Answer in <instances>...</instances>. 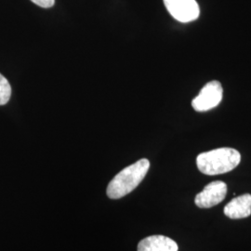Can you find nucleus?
<instances>
[{"instance_id":"39448f33","label":"nucleus","mask_w":251,"mask_h":251,"mask_svg":"<svg viewBox=\"0 0 251 251\" xmlns=\"http://www.w3.org/2000/svg\"><path fill=\"white\" fill-rule=\"evenodd\" d=\"M227 195V185L224 181L215 180L205 186L195 198L196 205L200 208H210L223 202Z\"/></svg>"},{"instance_id":"1a4fd4ad","label":"nucleus","mask_w":251,"mask_h":251,"mask_svg":"<svg viewBox=\"0 0 251 251\" xmlns=\"http://www.w3.org/2000/svg\"><path fill=\"white\" fill-rule=\"evenodd\" d=\"M34 4L37 6L44 8V9H49L51 8L55 3V0H31Z\"/></svg>"},{"instance_id":"6e6552de","label":"nucleus","mask_w":251,"mask_h":251,"mask_svg":"<svg viewBox=\"0 0 251 251\" xmlns=\"http://www.w3.org/2000/svg\"><path fill=\"white\" fill-rule=\"evenodd\" d=\"M11 96V87L9 81L0 74V105L6 104Z\"/></svg>"},{"instance_id":"f257e3e1","label":"nucleus","mask_w":251,"mask_h":251,"mask_svg":"<svg viewBox=\"0 0 251 251\" xmlns=\"http://www.w3.org/2000/svg\"><path fill=\"white\" fill-rule=\"evenodd\" d=\"M149 168V160L143 158L122 170L109 182L108 198L119 199L131 193L145 178Z\"/></svg>"},{"instance_id":"7ed1b4c3","label":"nucleus","mask_w":251,"mask_h":251,"mask_svg":"<svg viewBox=\"0 0 251 251\" xmlns=\"http://www.w3.org/2000/svg\"><path fill=\"white\" fill-rule=\"evenodd\" d=\"M224 96V89L219 81L206 84L198 96L192 100V106L197 112H206L217 107Z\"/></svg>"},{"instance_id":"20e7f679","label":"nucleus","mask_w":251,"mask_h":251,"mask_svg":"<svg viewBox=\"0 0 251 251\" xmlns=\"http://www.w3.org/2000/svg\"><path fill=\"white\" fill-rule=\"evenodd\" d=\"M171 16L180 23L196 21L200 15L199 5L196 0H163Z\"/></svg>"},{"instance_id":"f03ea898","label":"nucleus","mask_w":251,"mask_h":251,"mask_svg":"<svg viewBox=\"0 0 251 251\" xmlns=\"http://www.w3.org/2000/svg\"><path fill=\"white\" fill-rule=\"evenodd\" d=\"M241 161V154L233 148H218L198 154V170L208 176L225 174L234 170Z\"/></svg>"},{"instance_id":"423d86ee","label":"nucleus","mask_w":251,"mask_h":251,"mask_svg":"<svg viewBox=\"0 0 251 251\" xmlns=\"http://www.w3.org/2000/svg\"><path fill=\"white\" fill-rule=\"evenodd\" d=\"M224 212L225 216L233 220L250 217L251 215V195L245 194L233 198L225 206Z\"/></svg>"},{"instance_id":"0eeeda50","label":"nucleus","mask_w":251,"mask_h":251,"mask_svg":"<svg viewBox=\"0 0 251 251\" xmlns=\"http://www.w3.org/2000/svg\"><path fill=\"white\" fill-rule=\"evenodd\" d=\"M177 243L168 236L151 235L138 244V251H178Z\"/></svg>"}]
</instances>
